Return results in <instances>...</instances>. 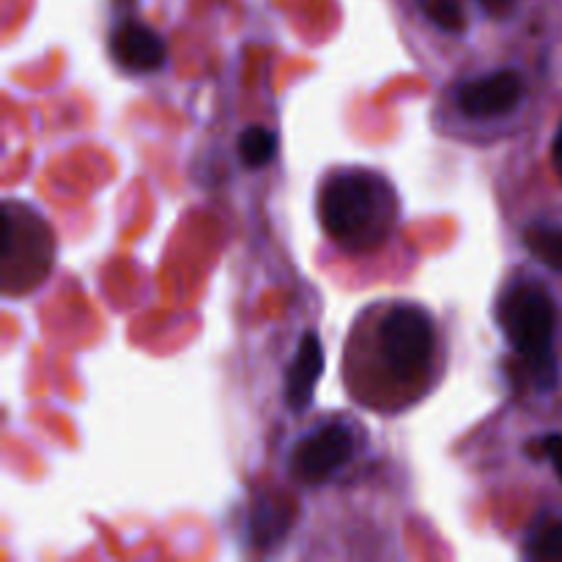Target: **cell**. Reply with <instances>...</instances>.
<instances>
[{
  "label": "cell",
  "mask_w": 562,
  "mask_h": 562,
  "mask_svg": "<svg viewBox=\"0 0 562 562\" xmlns=\"http://www.w3.org/2000/svg\"><path fill=\"white\" fill-rule=\"evenodd\" d=\"M318 220L329 241L349 256L376 252L398 225V195L376 170H335L318 192Z\"/></svg>",
  "instance_id": "6da1fadb"
},
{
  "label": "cell",
  "mask_w": 562,
  "mask_h": 562,
  "mask_svg": "<svg viewBox=\"0 0 562 562\" xmlns=\"http://www.w3.org/2000/svg\"><path fill=\"white\" fill-rule=\"evenodd\" d=\"M497 322L508 338L525 379L536 390H552L558 384V357H554V300L536 280H519L505 289L497 305Z\"/></svg>",
  "instance_id": "7a4b0ae2"
},
{
  "label": "cell",
  "mask_w": 562,
  "mask_h": 562,
  "mask_svg": "<svg viewBox=\"0 0 562 562\" xmlns=\"http://www.w3.org/2000/svg\"><path fill=\"white\" fill-rule=\"evenodd\" d=\"M55 261V236L47 220L25 203L3 206V294L20 296L47 280Z\"/></svg>",
  "instance_id": "3957f363"
},
{
  "label": "cell",
  "mask_w": 562,
  "mask_h": 562,
  "mask_svg": "<svg viewBox=\"0 0 562 562\" xmlns=\"http://www.w3.org/2000/svg\"><path fill=\"white\" fill-rule=\"evenodd\" d=\"M379 360L398 384H420L437 357L434 318L412 302H398L382 318L376 333Z\"/></svg>",
  "instance_id": "277c9868"
},
{
  "label": "cell",
  "mask_w": 562,
  "mask_h": 562,
  "mask_svg": "<svg viewBox=\"0 0 562 562\" xmlns=\"http://www.w3.org/2000/svg\"><path fill=\"white\" fill-rule=\"evenodd\" d=\"M357 439L351 423L324 420L311 434L294 445L289 456V472L302 486H322L329 477L338 475L351 459H355Z\"/></svg>",
  "instance_id": "5b68a950"
},
{
  "label": "cell",
  "mask_w": 562,
  "mask_h": 562,
  "mask_svg": "<svg viewBox=\"0 0 562 562\" xmlns=\"http://www.w3.org/2000/svg\"><path fill=\"white\" fill-rule=\"evenodd\" d=\"M459 110L472 121L510 115L525 102V77L516 69H494L459 86Z\"/></svg>",
  "instance_id": "8992f818"
},
{
  "label": "cell",
  "mask_w": 562,
  "mask_h": 562,
  "mask_svg": "<svg viewBox=\"0 0 562 562\" xmlns=\"http://www.w3.org/2000/svg\"><path fill=\"white\" fill-rule=\"evenodd\" d=\"M110 58L126 75H151L168 58L165 38L140 20H121L110 31Z\"/></svg>",
  "instance_id": "52a82bcc"
},
{
  "label": "cell",
  "mask_w": 562,
  "mask_h": 562,
  "mask_svg": "<svg viewBox=\"0 0 562 562\" xmlns=\"http://www.w3.org/2000/svg\"><path fill=\"white\" fill-rule=\"evenodd\" d=\"M324 373V346L313 329L300 338L296 355L285 371V401L294 415H302L313 404L316 384Z\"/></svg>",
  "instance_id": "ba28073f"
},
{
  "label": "cell",
  "mask_w": 562,
  "mask_h": 562,
  "mask_svg": "<svg viewBox=\"0 0 562 562\" xmlns=\"http://www.w3.org/2000/svg\"><path fill=\"white\" fill-rule=\"evenodd\" d=\"M291 525H294V514H291L289 499L280 494H258L250 521H247V536L252 547L269 549L291 530Z\"/></svg>",
  "instance_id": "9c48e42d"
},
{
  "label": "cell",
  "mask_w": 562,
  "mask_h": 562,
  "mask_svg": "<svg viewBox=\"0 0 562 562\" xmlns=\"http://www.w3.org/2000/svg\"><path fill=\"white\" fill-rule=\"evenodd\" d=\"M525 552L532 560H562V519L560 516H538L527 530Z\"/></svg>",
  "instance_id": "30bf717a"
},
{
  "label": "cell",
  "mask_w": 562,
  "mask_h": 562,
  "mask_svg": "<svg viewBox=\"0 0 562 562\" xmlns=\"http://www.w3.org/2000/svg\"><path fill=\"white\" fill-rule=\"evenodd\" d=\"M525 245L543 267L562 274V225L532 223L525 228Z\"/></svg>",
  "instance_id": "8fae6325"
},
{
  "label": "cell",
  "mask_w": 562,
  "mask_h": 562,
  "mask_svg": "<svg viewBox=\"0 0 562 562\" xmlns=\"http://www.w3.org/2000/svg\"><path fill=\"white\" fill-rule=\"evenodd\" d=\"M278 154V135L267 126H247L239 135V157L247 168H263Z\"/></svg>",
  "instance_id": "7c38bea8"
},
{
  "label": "cell",
  "mask_w": 562,
  "mask_h": 562,
  "mask_svg": "<svg viewBox=\"0 0 562 562\" xmlns=\"http://www.w3.org/2000/svg\"><path fill=\"white\" fill-rule=\"evenodd\" d=\"M420 9L428 20L448 33L467 31V11L461 0H420Z\"/></svg>",
  "instance_id": "4fadbf2b"
},
{
  "label": "cell",
  "mask_w": 562,
  "mask_h": 562,
  "mask_svg": "<svg viewBox=\"0 0 562 562\" xmlns=\"http://www.w3.org/2000/svg\"><path fill=\"white\" fill-rule=\"evenodd\" d=\"M536 448L541 450L543 459L552 461L554 472H558V477L562 481V434H549V437H543Z\"/></svg>",
  "instance_id": "5bb4252c"
},
{
  "label": "cell",
  "mask_w": 562,
  "mask_h": 562,
  "mask_svg": "<svg viewBox=\"0 0 562 562\" xmlns=\"http://www.w3.org/2000/svg\"><path fill=\"white\" fill-rule=\"evenodd\" d=\"M552 165H554V170H558V176L562 179V124H560L558 135H554V140H552Z\"/></svg>",
  "instance_id": "9a60e30c"
},
{
  "label": "cell",
  "mask_w": 562,
  "mask_h": 562,
  "mask_svg": "<svg viewBox=\"0 0 562 562\" xmlns=\"http://www.w3.org/2000/svg\"><path fill=\"white\" fill-rule=\"evenodd\" d=\"M477 3L488 5V9H505V5H508L510 0H477Z\"/></svg>",
  "instance_id": "2e32d148"
}]
</instances>
